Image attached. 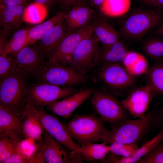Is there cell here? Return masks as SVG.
<instances>
[{
  "label": "cell",
  "instance_id": "9c48e42d",
  "mask_svg": "<svg viewBox=\"0 0 163 163\" xmlns=\"http://www.w3.org/2000/svg\"><path fill=\"white\" fill-rule=\"evenodd\" d=\"M93 33V24L72 32H67L56 49L48 57V62L69 66L72 55L78 44Z\"/></svg>",
  "mask_w": 163,
  "mask_h": 163
},
{
  "label": "cell",
  "instance_id": "f546056e",
  "mask_svg": "<svg viewBox=\"0 0 163 163\" xmlns=\"http://www.w3.org/2000/svg\"><path fill=\"white\" fill-rule=\"evenodd\" d=\"M29 29H21L16 31L8 40L3 50L0 53L14 55L24 47L28 45Z\"/></svg>",
  "mask_w": 163,
  "mask_h": 163
},
{
  "label": "cell",
  "instance_id": "74e56055",
  "mask_svg": "<svg viewBox=\"0 0 163 163\" xmlns=\"http://www.w3.org/2000/svg\"><path fill=\"white\" fill-rule=\"evenodd\" d=\"M59 3L62 7L68 9L76 5L86 3V0H60Z\"/></svg>",
  "mask_w": 163,
  "mask_h": 163
},
{
  "label": "cell",
  "instance_id": "e0dca14e",
  "mask_svg": "<svg viewBox=\"0 0 163 163\" xmlns=\"http://www.w3.org/2000/svg\"><path fill=\"white\" fill-rule=\"evenodd\" d=\"M94 91L91 88L79 90L71 95L47 105L48 110L64 119H67L75 110L91 96Z\"/></svg>",
  "mask_w": 163,
  "mask_h": 163
},
{
  "label": "cell",
  "instance_id": "f1b7e54d",
  "mask_svg": "<svg viewBox=\"0 0 163 163\" xmlns=\"http://www.w3.org/2000/svg\"><path fill=\"white\" fill-rule=\"evenodd\" d=\"M48 13L46 6L34 2L25 7L23 15V21L30 24H39L45 19Z\"/></svg>",
  "mask_w": 163,
  "mask_h": 163
},
{
  "label": "cell",
  "instance_id": "44dd1931",
  "mask_svg": "<svg viewBox=\"0 0 163 163\" xmlns=\"http://www.w3.org/2000/svg\"><path fill=\"white\" fill-rule=\"evenodd\" d=\"M163 139V128L152 139L144 143L133 155L125 158L110 152L107 155L106 163H136L141 158L150 152Z\"/></svg>",
  "mask_w": 163,
  "mask_h": 163
},
{
  "label": "cell",
  "instance_id": "3957f363",
  "mask_svg": "<svg viewBox=\"0 0 163 163\" xmlns=\"http://www.w3.org/2000/svg\"><path fill=\"white\" fill-rule=\"evenodd\" d=\"M105 123L94 113L75 114L66 125L71 137L81 145L102 142L108 131L106 128Z\"/></svg>",
  "mask_w": 163,
  "mask_h": 163
},
{
  "label": "cell",
  "instance_id": "52a82bcc",
  "mask_svg": "<svg viewBox=\"0 0 163 163\" xmlns=\"http://www.w3.org/2000/svg\"><path fill=\"white\" fill-rule=\"evenodd\" d=\"M93 34L78 44L71 58L69 66L86 75L100 62V47Z\"/></svg>",
  "mask_w": 163,
  "mask_h": 163
},
{
  "label": "cell",
  "instance_id": "4fadbf2b",
  "mask_svg": "<svg viewBox=\"0 0 163 163\" xmlns=\"http://www.w3.org/2000/svg\"><path fill=\"white\" fill-rule=\"evenodd\" d=\"M45 163H81L71 151L45 131L43 139Z\"/></svg>",
  "mask_w": 163,
  "mask_h": 163
},
{
  "label": "cell",
  "instance_id": "d590c367",
  "mask_svg": "<svg viewBox=\"0 0 163 163\" xmlns=\"http://www.w3.org/2000/svg\"><path fill=\"white\" fill-rule=\"evenodd\" d=\"M29 163L28 158L18 149L17 151L7 159L5 163Z\"/></svg>",
  "mask_w": 163,
  "mask_h": 163
},
{
  "label": "cell",
  "instance_id": "5bb4252c",
  "mask_svg": "<svg viewBox=\"0 0 163 163\" xmlns=\"http://www.w3.org/2000/svg\"><path fill=\"white\" fill-rule=\"evenodd\" d=\"M99 75L106 84L113 88H128L132 86L135 82L134 76L121 63L103 64L99 70Z\"/></svg>",
  "mask_w": 163,
  "mask_h": 163
},
{
  "label": "cell",
  "instance_id": "bcb514c9",
  "mask_svg": "<svg viewBox=\"0 0 163 163\" xmlns=\"http://www.w3.org/2000/svg\"><path fill=\"white\" fill-rule=\"evenodd\" d=\"M54 1L55 2L57 3V2H59L60 0H54Z\"/></svg>",
  "mask_w": 163,
  "mask_h": 163
},
{
  "label": "cell",
  "instance_id": "5b68a950",
  "mask_svg": "<svg viewBox=\"0 0 163 163\" xmlns=\"http://www.w3.org/2000/svg\"><path fill=\"white\" fill-rule=\"evenodd\" d=\"M33 78L36 82L47 83L62 88H72L87 80L86 75L78 72L69 66L48 61L45 62Z\"/></svg>",
  "mask_w": 163,
  "mask_h": 163
},
{
  "label": "cell",
  "instance_id": "cb8c5ba5",
  "mask_svg": "<svg viewBox=\"0 0 163 163\" xmlns=\"http://www.w3.org/2000/svg\"><path fill=\"white\" fill-rule=\"evenodd\" d=\"M100 62L103 64L121 63L128 52L125 45L119 40L111 44H101Z\"/></svg>",
  "mask_w": 163,
  "mask_h": 163
},
{
  "label": "cell",
  "instance_id": "f35d334b",
  "mask_svg": "<svg viewBox=\"0 0 163 163\" xmlns=\"http://www.w3.org/2000/svg\"><path fill=\"white\" fill-rule=\"evenodd\" d=\"M9 30L2 29L0 33V53L3 50L8 40Z\"/></svg>",
  "mask_w": 163,
  "mask_h": 163
},
{
  "label": "cell",
  "instance_id": "f6af8a7d",
  "mask_svg": "<svg viewBox=\"0 0 163 163\" xmlns=\"http://www.w3.org/2000/svg\"><path fill=\"white\" fill-rule=\"evenodd\" d=\"M157 6L161 9H163V0H158Z\"/></svg>",
  "mask_w": 163,
  "mask_h": 163
},
{
  "label": "cell",
  "instance_id": "4316f807",
  "mask_svg": "<svg viewBox=\"0 0 163 163\" xmlns=\"http://www.w3.org/2000/svg\"><path fill=\"white\" fill-rule=\"evenodd\" d=\"M147 72V84L155 94L163 95V62L157 61Z\"/></svg>",
  "mask_w": 163,
  "mask_h": 163
},
{
  "label": "cell",
  "instance_id": "60d3db41",
  "mask_svg": "<svg viewBox=\"0 0 163 163\" xmlns=\"http://www.w3.org/2000/svg\"><path fill=\"white\" fill-rule=\"evenodd\" d=\"M160 128H163V106L160 108L156 109Z\"/></svg>",
  "mask_w": 163,
  "mask_h": 163
},
{
  "label": "cell",
  "instance_id": "7bdbcfd3",
  "mask_svg": "<svg viewBox=\"0 0 163 163\" xmlns=\"http://www.w3.org/2000/svg\"><path fill=\"white\" fill-rule=\"evenodd\" d=\"M145 4L150 6H157L158 0H142Z\"/></svg>",
  "mask_w": 163,
  "mask_h": 163
},
{
  "label": "cell",
  "instance_id": "30bf717a",
  "mask_svg": "<svg viewBox=\"0 0 163 163\" xmlns=\"http://www.w3.org/2000/svg\"><path fill=\"white\" fill-rule=\"evenodd\" d=\"M155 94L148 85L133 90L121 103L134 118H145Z\"/></svg>",
  "mask_w": 163,
  "mask_h": 163
},
{
  "label": "cell",
  "instance_id": "8992f818",
  "mask_svg": "<svg viewBox=\"0 0 163 163\" xmlns=\"http://www.w3.org/2000/svg\"><path fill=\"white\" fill-rule=\"evenodd\" d=\"M90 101L95 113L109 124L110 129L130 119L129 114L121 101L111 94L101 91H94Z\"/></svg>",
  "mask_w": 163,
  "mask_h": 163
},
{
  "label": "cell",
  "instance_id": "6da1fadb",
  "mask_svg": "<svg viewBox=\"0 0 163 163\" xmlns=\"http://www.w3.org/2000/svg\"><path fill=\"white\" fill-rule=\"evenodd\" d=\"M158 128V121L153 110L147 112L145 118L128 119L108 130L102 142L107 144L115 142L137 144L148 133Z\"/></svg>",
  "mask_w": 163,
  "mask_h": 163
},
{
  "label": "cell",
  "instance_id": "1f68e13d",
  "mask_svg": "<svg viewBox=\"0 0 163 163\" xmlns=\"http://www.w3.org/2000/svg\"><path fill=\"white\" fill-rule=\"evenodd\" d=\"M18 143L8 136L0 135V163H5L17 151Z\"/></svg>",
  "mask_w": 163,
  "mask_h": 163
},
{
  "label": "cell",
  "instance_id": "83f0119b",
  "mask_svg": "<svg viewBox=\"0 0 163 163\" xmlns=\"http://www.w3.org/2000/svg\"><path fill=\"white\" fill-rule=\"evenodd\" d=\"M130 6V0H104L99 9L104 15L114 17L126 13Z\"/></svg>",
  "mask_w": 163,
  "mask_h": 163
},
{
  "label": "cell",
  "instance_id": "2e32d148",
  "mask_svg": "<svg viewBox=\"0 0 163 163\" xmlns=\"http://www.w3.org/2000/svg\"><path fill=\"white\" fill-rule=\"evenodd\" d=\"M13 55L17 67L30 78H34L45 62L36 48L29 45L24 47Z\"/></svg>",
  "mask_w": 163,
  "mask_h": 163
},
{
  "label": "cell",
  "instance_id": "7dc6e473",
  "mask_svg": "<svg viewBox=\"0 0 163 163\" xmlns=\"http://www.w3.org/2000/svg\"><path fill=\"white\" fill-rule=\"evenodd\" d=\"M163 61V58L162 59H161L160 60H158L157 61Z\"/></svg>",
  "mask_w": 163,
  "mask_h": 163
},
{
  "label": "cell",
  "instance_id": "ab89813d",
  "mask_svg": "<svg viewBox=\"0 0 163 163\" xmlns=\"http://www.w3.org/2000/svg\"><path fill=\"white\" fill-rule=\"evenodd\" d=\"M104 0H86V3L93 8H99Z\"/></svg>",
  "mask_w": 163,
  "mask_h": 163
},
{
  "label": "cell",
  "instance_id": "7c38bea8",
  "mask_svg": "<svg viewBox=\"0 0 163 163\" xmlns=\"http://www.w3.org/2000/svg\"><path fill=\"white\" fill-rule=\"evenodd\" d=\"M24 120L22 112L0 106V135L8 136L19 143L26 138L23 129Z\"/></svg>",
  "mask_w": 163,
  "mask_h": 163
},
{
  "label": "cell",
  "instance_id": "4dcf8cb0",
  "mask_svg": "<svg viewBox=\"0 0 163 163\" xmlns=\"http://www.w3.org/2000/svg\"><path fill=\"white\" fill-rule=\"evenodd\" d=\"M143 49L149 58L156 61L163 58V40L152 38L144 43Z\"/></svg>",
  "mask_w": 163,
  "mask_h": 163
},
{
  "label": "cell",
  "instance_id": "d6a6232c",
  "mask_svg": "<svg viewBox=\"0 0 163 163\" xmlns=\"http://www.w3.org/2000/svg\"><path fill=\"white\" fill-rule=\"evenodd\" d=\"M110 145V152L125 158L133 155L139 148L135 144L115 142Z\"/></svg>",
  "mask_w": 163,
  "mask_h": 163
},
{
  "label": "cell",
  "instance_id": "9a60e30c",
  "mask_svg": "<svg viewBox=\"0 0 163 163\" xmlns=\"http://www.w3.org/2000/svg\"><path fill=\"white\" fill-rule=\"evenodd\" d=\"M66 12V31L71 32L92 24L98 18L94 8L86 3L74 5Z\"/></svg>",
  "mask_w": 163,
  "mask_h": 163
},
{
  "label": "cell",
  "instance_id": "484cf974",
  "mask_svg": "<svg viewBox=\"0 0 163 163\" xmlns=\"http://www.w3.org/2000/svg\"><path fill=\"white\" fill-rule=\"evenodd\" d=\"M122 64L134 77L142 75L148 70V64L145 58L141 54L133 51H128Z\"/></svg>",
  "mask_w": 163,
  "mask_h": 163
},
{
  "label": "cell",
  "instance_id": "ba28073f",
  "mask_svg": "<svg viewBox=\"0 0 163 163\" xmlns=\"http://www.w3.org/2000/svg\"><path fill=\"white\" fill-rule=\"evenodd\" d=\"M79 90L73 88H62L49 83L35 82L30 85L27 101L37 108H43Z\"/></svg>",
  "mask_w": 163,
  "mask_h": 163
},
{
  "label": "cell",
  "instance_id": "7402d4cb",
  "mask_svg": "<svg viewBox=\"0 0 163 163\" xmlns=\"http://www.w3.org/2000/svg\"><path fill=\"white\" fill-rule=\"evenodd\" d=\"M25 5H0V24L3 29L9 30L20 27L24 21Z\"/></svg>",
  "mask_w": 163,
  "mask_h": 163
},
{
  "label": "cell",
  "instance_id": "b9f144b4",
  "mask_svg": "<svg viewBox=\"0 0 163 163\" xmlns=\"http://www.w3.org/2000/svg\"><path fill=\"white\" fill-rule=\"evenodd\" d=\"M35 2L40 3L46 6L50 5L53 3H54V0H33Z\"/></svg>",
  "mask_w": 163,
  "mask_h": 163
},
{
  "label": "cell",
  "instance_id": "836d02e7",
  "mask_svg": "<svg viewBox=\"0 0 163 163\" xmlns=\"http://www.w3.org/2000/svg\"><path fill=\"white\" fill-rule=\"evenodd\" d=\"M137 163H163V139Z\"/></svg>",
  "mask_w": 163,
  "mask_h": 163
},
{
  "label": "cell",
  "instance_id": "ee69618b",
  "mask_svg": "<svg viewBox=\"0 0 163 163\" xmlns=\"http://www.w3.org/2000/svg\"><path fill=\"white\" fill-rule=\"evenodd\" d=\"M155 33L157 35L163 36V24L157 29Z\"/></svg>",
  "mask_w": 163,
  "mask_h": 163
},
{
  "label": "cell",
  "instance_id": "ffe728a7",
  "mask_svg": "<svg viewBox=\"0 0 163 163\" xmlns=\"http://www.w3.org/2000/svg\"><path fill=\"white\" fill-rule=\"evenodd\" d=\"M110 145L104 142L91 143L82 145L72 153L78 159L90 163H104L107 155L110 153Z\"/></svg>",
  "mask_w": 163,
  "mask_h": 163
},
{
  "label": "cell",
  "instance_id": "ac0fdd59",
  "mask_svg": "<svg viewBox=\"0 0 163 163\" xmlns=\"http://www.w3.org/2000/svg\"><path fill=\"white\" fill-rule=\"evenodd\" d=\"M24 117L23 129L26 138H31L37 142L43 139L45 130L40 119L39 109L27 102L22 110Z\"/></svg>",
  "mask_w": 163,
  "mask_h": 163
},
{
  "label": "cell",
  "instance_id": "8d00e7d4",
  "mask_svg": "<svg viewBox=\"0 0 163 163\" xmlns=\"http://www.w3.org/2000/svg\"><path fill=\"white\" fill-rule=\"evenodd\" d=\"M31 0H0V5L13 6L25 5Z\"/></svg>",
  "mask_w": 163,
  "mask_h": 163
},
{
  "label": "cell",
  "instance_id": "277c9868",
  "mask_svg": "<svg viewBox=\"0 0 163 163\" xmlns=\"http://www.w3.org/2000/svg\"><path fill=\"white\" fill-rule=\"evenodd\" d=\"M163 20L162 13L149 9H137L126 18L119 31L121 37L138 40L159 25Z\"/></svg>",
  "mask_w": 163,
  "mask_h": 163
},
{
  "label": "cell",
  "instance_id": "d4e9b609",
  "mask_svg": "<svg viewBox=\"0 0 163 163\" xmlns=\"http://www.w3.org/2000/svg\"><path fill=\"white\" fill-rule=\"evenodd\" d=\"M66 12L65 11L59 12L47 21L30 27L28 45L35 44L40 40L47 32L65 18Z\"/></svg>",
  "mask_w": 163,
  "mask_h": 163
},
{
  "label": "cell",
  "instance_id": "7a4b0ae2",
  "mask_svg": "<svg viewBox=\"0 0 163 163\" xmlns=\"http://www.w3.org/2000/svg\"><path fill=\"white\" fill-rule=\"evenodd\" d=\"M29 78L17 67L0 78V106L22 112L27 102Z\"/></svg>",
  "mask_w": 163,
  "mask_h": 163
},
{
  "label": "cell",
  "instance_id": "8fae6325",
  "mask_svg": "<svg viewBox=\"0 0 163 163\" xmlns=\"http://www.w3.org/2000/svg\"><path fill=\"white\" fill-rule=\"evenodd\" d=\"M41 122L45 131L71 151L80 145L70 136L66 124L54 115L46 112L43 108H38Z\"/></svg>",
  "mask_w": 163,
  "mask_h": 163
},
{
  "label": "cell",
  "instance_id": "e575fe53",
  "mask_svg": "<svg viewBox=\"0 0 163 163\" xmlns=\"http://www.w3.org/2000/svg\"><path fill=\"white\" fill-rule=\"evenodd\" d=\"M17 67L13 57L0 53V78L6 76Z\"/></svg>",
  "mask_w": 163,
  "mask_h": 163
},
{
  "label": "cell",
  "instance_id": "d6986e66",
  "mask_svg": "<svg viewBox=\"0 0 163 163\" xmlns=\"http://www.w3.org/2000/svg\"><path fill=\"white\" fill-rule=\"evenodd\" d=\"M65 19V18L47 32L35 45L43 58L48 57L53 53L67 32Z\"/></svg>",
  "mask_w": 163,
  "mask_h": 163
},
{
  "label": "cell",
  "instance_id": "603a6c76",
  "mask_svg": "<svg viewBox=\"0 0 163 163\" xmlns=\"http://www.w3.org/2000/svg\"><path fill=\"white\" fill-rule=\"evenodd\" d=\"M93 25V34L101 44H112L119 41L121 37L120 32L104 18H98Z\"/></svg>",
  "mask_w": 163,
  "mask_h": 163
}]
</instances>
